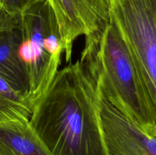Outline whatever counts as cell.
<instances>
[{
  "label": "cell",
  "mask_w": 156,
  "mask_h": 155,
  "mask_svg": "<svg viewBox=\"0 0 156 155\" xmlns=\"http://www.w3.org/2000/svg\"><path fill=\"white\" fill-rule=\"evenodd\" d=\"M37 0H0V6L14 16H19L21 12Z\"/></svg>",
  "instance_id": "obj_10"
},
{
  "label": "cell",
  "mask_w": 156,
  "mask_h": 155,
  "mask_svg": "<svg viewBox=\"0 0 156 155\" xmlns=\"http://www.w3.org/2000/svg\"><path fill=\"white\" fill-rule=\"evenodd\" d=\"M109 17L138 70L153 114L156 138V0H110Z\"/></svg>",
  "instance_id": "obj_4"
},
{
  "label": "cell",
  "mask_w": 156,
  "mask_h": 155,
  "mask_svg": "<svg viewBox=\"0 0 156 155\" xmlns=\"http://www.w3.org/2000/svg\"><path fill=\"white\" fill-rule=\"evenodd\" d=\"M56 16L66 62L75 40L105 28L110 22V0H47Z\"/></svg>",
  "instance_id": "obj_6"
},
{
  "label": "cell",
  "mask_w": 156,
  "mask_h": 155,
  "mask_svg": "<svg viewBox=\"0 0 156 155\" xmlns=\"http://www.w3.org/2000/svg\"><path fill=\"white\" fill-rule=\"evenodd\" d=\"M32 110L33 106L28 100L0 77V126L29 120Z\"/></svg>",
  "instance_id": "obj_9"
},
{
  "label": "cell",
  "mask_w": 156,
  "mask_h": 155,
  "mask_svg": "<svg viewBox=\"0 0 156 155\" xmlns=\"http://www.w3.org/2000/svg\"><path fill=\"white\" fill-rule=\"evenodd\" d=\"M0 155H52L29 120L0 126Z\"/></svg>",
  "instance_id": "obj_8"
},
{
  "label": "cell",
  "mask_w": 156,
  "mask_h": 155,
  "mask_svg": "<svg viewBox=\"0 0 156 155\" xmlns=\"http://www.w3.org/2000/svg\"><path fill=\"white\" fill-rule=\"evenodd\" d=\"M21 24L19 16H14L0 6V36Z\"/></svg>",
  "instance_id": "obj_11"
},
{
  "label": "cell",
  "mask_w": 156,
  "mask_h": 155,
  "mask_svg": "<svg viewBox=\"0 0 156 155\" xmlns=\"http://www.w3.org/2000/svg\"><path fill=\"white\" fill-rule=\"evenodd\" d=\"M19 53L30 82L28 100L34 106L53 81L63 53L59 25L47 0H37L20 15Z\"/></svg>",
  "instance_id": "obj_3"
},
{
  "label": "cell",
  "mask_w": 156,
  "mask_h": 155,
  "mask_svg": "<svg viewBox=\"0 0 156 155\" xmlns=\"http://www.w3.org/2000/svg\"><path fill=\"white\" fill-rule=\"evenodd\" d=\"M29 122L52 155H108L97 85L80 60L57 71Z\"/></svg>",
  "instance_id": "obj_1"
},
{
  "label": "cell",
  "mask_w": 156,
  "mask_h": 155,
  "mask_svg": "<svg viewBox=\"0 0 156 155\" xmlns=\"http://www.w3.org/2000/svg\"><path fill=\"white\" fill-rule=\"evenodd\" d=\"M21 41V24L0 36V77L28 100L30 82L26 67L20 56Z\"/></svg>",
  "instance_id": "obj_7"
},
{
  "label": "cell",
  "mask_w": 156,
  "mask_h": 155,
  "mask_svg": "<svg viewBox=\"0 0 156 155\" xmlns=\"http://www.w3.org/2000/svg\"><path fill=\"white\" fill-rule=\"evenodd\" d=\"M80 61L99 91L155 138L153 114L138 70L126 42L112 23L85 36Z\"/></svg>",
  "instance_id": "obj_2"
},
{
  "label": "cell",
  "mask_w": 156,
  "mask_h": 155,
  "mask_svg": "<svg viewBox=\"0 0 156 155\" xmlns=\"http://www.w3.org/2000/svg\"><path fill=\"white\" fill-rule=\"evenodd\" d=\"M99 118L108 155H156V138L146 133L98 88Z\"/></svg>",
  "instance_id": "obj_5"
}]
</instances>
